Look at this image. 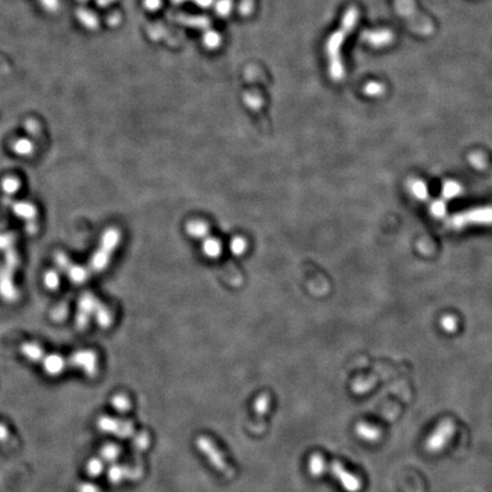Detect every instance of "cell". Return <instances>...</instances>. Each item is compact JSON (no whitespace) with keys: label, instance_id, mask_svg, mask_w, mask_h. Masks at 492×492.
<instances>
[{"label":"cell","instance_id":"83f0119b","mask_svg":"<svg viewBox=\"0 0 492 492\" xmlns=\"http://www.w3.org/2000/svg\"><path fill=\"white\" fill-rule=\"evenodd\" d=\"M31 149H32V147H31V144L29 141H20V143H17L16 146H15V150H16L18 154H30Z\"/></svg>","mask_w":492,"mask_h":492},{"label":"cell","instance_id":"d4e9b609","mask_svg":"<svg viewBox=\"0 0 492 492\" xmlns=\"http://www.w3.org/2000/svg\"><path fill=\"white\" fill-rule=\"evenodd\" d=\"M384 89H385L384 86L381 85V83L373 82V83H369V85L367 86L366 91H367V93H369V95L371 96H379L384 92Z\"/></svg>","mask_w":492,"mask_h":492},{"label":"cell","instance_id":"d6986e66","mask_svg":"<svg viewBox=\"0 0 492 492\" xmlns=\"http://www.w3.org/2000/svg\"><path fill=\"white\" fill-rule=\"evenodd\" d=\"M249 243L248 239L243 236H234L229 243L230 252L236 256H242L248 251Z\"/></svg>","mask_w":492,"mask_h":492},{"label":"cell","instance_id":"3957f363","mask_svg":"<svg viewBox=\"0 0 492 492\" xmlns=\"http://www.w3.org/2000/svg\"><path fill=\"white\" fill-rule=\"evenodd\" d=\"M92 318H95L96 323L103 328L109 327L113 323V317L109 309L95 295L90 294V293H85L78 302L77 325L81 329L85 328Z\"/></svg>","mask_w":492,"mask_h":492},{"label":"cell","instance_id":"277c9868","mask_svg":"<svg viewBox=\"0 0 492 492\" xmlns=\"http://www.w3.org/2000/svg\"><path fill=\"white\" fill-rule=\"evenodd\" d=\"M14 195H4V202L12 209L15 216L25 222L27 232L33 235L38 230V211L32 203L25 201H15Z\"/></svg>","mask_w":492,"mask_h":492},{"label":"cell","instance_id":"7a4b0ae2","mask_svg":"<svg viewBox=\"0 0 492 492\" xmlns=\"http://www.w3.org/2000/svg\"><path fill=\"white\" fill-rule=\"evenodd\" d=\"M13 234H0V251L4 253V260L0 262V297L6 302L13 303L17 300L18 293L14 284V275L20 264L18 253L15 246Z\"/></svg>","mask_w":492,"mask_h":492},{"label":"cell","instance_id":"4316f807","mask_svg":"<svg viewBox=\"0 0 492 492\" xmlns=\"http://www.w3.org/2000/svg\"><path fill=\"white\" fill-rule=\"evenodd\" d=\"M77 492H101V489L96 484L90 482H83L78 485Z\"/></svg>","mask_w":492,"mask_h":492},{"label":"cell","instance_id":"7c38bea8","mask_svg":"<svg viewBox=\"0 0 492 492\" xmlns=\"http://www.w3.org/2000/svg\"><path fill=\"white\" fill-rule=\"evenodd\" d=\"M186 233L188 236L194 239H205L210 236V227L203 220H191L186 224Z\"/></svg>","mask_w":492,"mask_h":492},{"label":"cell","instance_id":"5b68a950","mask_svg":"<svg viewBox=\"0 0 492 492\" xmlns=\"http://www.w3.org/2000/svg\"><path fill=\"white\" fill-rule=\"evenodd\" d=\"M196 447L204 456L206 457V459L211 463L214 468L218 469L219 472H221L224 476H227V478H232L234 474L233 468L230 467V465L226 462V459L223 458L221 451H220L210 439L207 437H198V439L196 440Z\"/></svg>","mask_w":492,"mask_h":492},{"label":"cell","instance_id":"30bf717a","mask_svg":"<svg viewBox=\"0 0 492 492\" xmlns=\"http://www.w3.org/2000/svg\"><path fill=\"white\" fill-rule=\"evenodd\" d=\"M331 469L334 478L338 481L339 484H341L345 490L349 492H358L360 490V480L357 476H354L352 473H350L349 470L345 469L341 463L334 462L332 464Z\"/></svg>","mask_w":492,"mask_h":492},{"label":"cell","instance_id":"603a6c76","mask_svg":"<svg viewBox=\"0 0 492 492\" xmlns=\"http://www.w3.org/2000/svg\"><path fill=\"white\" fill-rule=\"evenodd\" d=\"M269 404H270V399L268 395L267 394L260 395L254 404V411L258 413V416L266 415L267 411H268L269 409Z\"/></svg>","mask_w":492,"mask_h":492},{"label":"cell","instance_id":"4fadbf2b","mask_svg":"<svg viewBox=\"0 0 492 492\" xmlns=\"http://www.w3.org/2000/svg\"><path fill=\"white\" fill-rule=\"evenodd\" d=\"M137 470H133L131 468L123 467L117 464H112L108 469V480L113 483H119L125 479H135L137 478Z\"/></svg>","mask_w":492,"mask_h":492},{"label":"cell","instance_id":"5bb4252c","mask_svg":"<svg viewBox=\"0 0 492 492\" xmlns=\"http://www.w3.org/2000/svg\"><path fill=\"white\" fill-rule=\"evenodd\" d=\"M367 39L374 47H384L394 40V35L390 30H379L368 33Z\"/></svg>","mask_w":492,"mask_h":492},{"label":"cell","instance_id":"9a60e30c","mask_svg":"<svg viewBox=\"0 0 492 492\" xmlns=\"http://www.w3.org/2000/svg\"><path fill=\"white\" fill-rule=\"evenodd\" d=\"M21 352L28 360L32 361V363L39 364V361L43 358L45 353L44 349L40 347L39 344L33 342H27L21 345Z\"/></svg>","mask_w":492,"mask_h":492},{"label":"cell","instance_id":"9c48e42d","mask_svg":"<svg viewBox=\"0 0 492 492\" xmlns=\"http://www.w3.org/2000/svg\"><path fill=\"white\" fill-rule=\"evenodd\" d=\"M39 364L41 365L45 373L48 376H51V377L60 376L67 367H71L70 358H64L59 353L45 352Z\"/></svg>","mask_w":492,"mask_h":492},{"label":"cell","instance_id":"484cf974","mask_svg":"<svg viewBox=\"0 0 492 492\" xmlns=\"http://www.w3.org/2000/svg\"><path fill=\"white\" fill-rule=\"evenodd\" d=\"M134 444L136 448L138 449H145L148 446V437L146 436L145 433H141L139 436H137L134 440Z\"/></svg>","mask_w":492,"mask_h":492},{"label":"cell","instance_id":"f1b7e54d","mask_svg":"<svg viewBox=\"0 0 492 492\" xmlns=\"http://www.w3.org/2000/svg\"><path fill=\"white\" fill-rule=\"evenodd\" d=\"M9 437V431L6 425L0 423V442H5L8 440Z\"/></svg>","mask_w":492,"mask_h":492},{"label":"cell","instance_id":"8992f818","mask_svg":"<svg viewBox=\"0 0 492 492\" xmlns=\"http://www.w3.org/2000/svg\"><path fill=\"white\" fill-rule=\"evenodd\" d=\"M455 433V425L451 421H443L438 425L425 443L426 449L430 452H439L446 447Z\"/></svg>","mask_w":492,"mask_h":492},{"label":"cell","instance_id":"8fae6325","mask_svg":"<svg viewBox=\"0 0 492 492\" xmlns=\"http://www.w3.org/2000/svg\"><path fill=\"white\" fill-rule=\"evenodd\" d=\"M223 245L222 242L217 237L207 236L205 239H203L202 244V252L210 260H217L222 254Z\"/></svg>","mask_w":492,"mask_h":492},{"label":"cell","instance_id":"44dd1931","mask_svg":"<svg viewBox=\"0 0 492 492\" xmlns=\"http://www.w3.org/2000/svg\"><path fill=\"white\" fill-rule=\"evenodd\" d=\"M20 180L14 176L5 177L2 181V190L4 192V195H15L20 190Z\"/></svg>","mask_w":492,"mask_h":492},{"label":"cell","instance_id":"7402d4cb","mask_svg":"<svg viewBox=\"0 0 492 492\" xmlns=\"http://www.w3.org/2000/svg\"><path fill=\"white\" fill-rule=\"evenodd\" d=\"M112 406L114 409H117L118 411H128L130 408V400L129 398L125 394H117L112 398Z\"/></svg>","mask_w":492,"mask_h":492},{"label":"cell","instance_id":"cb8c5ba5","mask_svg":"<svg viewBox=\"0 0 492 492\" xmlns=\"http://www.w3.org/2000/svg\"><path fill=\"white\" fill-rule=\"evenodd\" d=\"M44 282L48 290H56L60 286V276L55 270L47 271L44 277Z\"/></svg>","mask_w":492,"mask_h":492},{"label":"cell","instance_id":"ac0fdd59","mask_svg":"<svg viewBox=\"0 0 492 492\" xmlns=\"http://www.w3.org/2000/svg\"><path fill=\"white\" fill-rule=\"evenodd\" d=\"M120 452L121 450L117 446V444L108 443L105 444L99 451V457L103 459V462H106L109 464H114L115 460L120 457Z\"/></svg>","mask_w":492,"mask_h":492},{"label":"cell","instance_id":"ba28073f","mask_svg":"<svg viewBox=\"0 0 492 492\" xmlns=\"http://www.w3.org/2000/svg\"><path fill=\"white\" fill-rule=\"evenodd\" d=\"M97 426L101 431L113 434V436H117L121 439L131 437L135 433V428L131 422L120 421L117 418L108 416L99 417L97 421Z\"/></svg>","mask_w":492,"mask_h":492},{"label":"cell","instance_id":"e0dca14e","mask_svg":"<svg viewBox=\"0 0 492 492\" xmlns=\"http://www.w3.org/2000/svg\"><path fill=\"white\" fill-rule=\"evenodd\" d=\"M308 468H309V472H310V474L312 476H315V478L321 476L324 473H325V470L327 468L325 459H324L321 455H319V453L312 455L311 458L309 459Z\"/></svg>","mask_w":492,"mask_h":492},{"label":"cell","instance_id":"2e32d148","mask_svg":"<svg viewBox=\"0 0 492 492\" xmlns=\"http://www.w3.org/2000/svg\"><path fill=\"white\" fill-rule=\"evenodd\" d=\"M355 432H357L358 436L366 440V441H377L381 436V431L379 428H376L371 425H368L366 423H359L357 425V428H355Z\"/></svg>","mask_w":492,"mask_h":492},{"label":"cell","instance_id":"52a82bcc","mask_svg":"<svg viewBox=\"0 0 492 492\" xmlns=\"http://www.w3.org/2000/svg\"><path fill=\"white\" fill-rule=\"evenodd\" d=\"M70 366L83 371L89 377H93L98 371V357L91 350H80L71 354Z\"/></svg>","mask_w":492,"mask_h":492},{"label":"cell","instance_id":"ffe728a7","mask_svg":"<svg viewBox=\"0 0 492 492\" xmlns=\"http://www.w3.org/2000/svg\"><path fill=\"white\" fill-rule=\"evenodd\" d=\"M104 470V462L101 457H95L88 460L86 464V472L90 478H97Z\"/></svg>","mask_w":492,"mask_h":492},{"label":"cell","instance_id":"6da1fadb","mask_svg":"<svg viewBox=\"0 0 492 492\" xmlns=\"http://www.w3.org/2000/svg\"><path fill=\"white\" fill-rule=\"evenodd\" d=\"M121 239L122 235L120 229L117 227H111L106 229L102 235L99 246L92 253L91 258L89 259L86 266H80L72 262L69 256L62 252L56 253L54 260L59 269L62 273H64V275L73 284H85L91 277L101 274L102 271L107 268L114 252L117 251L120 243H121Z\"/></svg>","mask_w":492,"mask_h":492}]
</instances>
